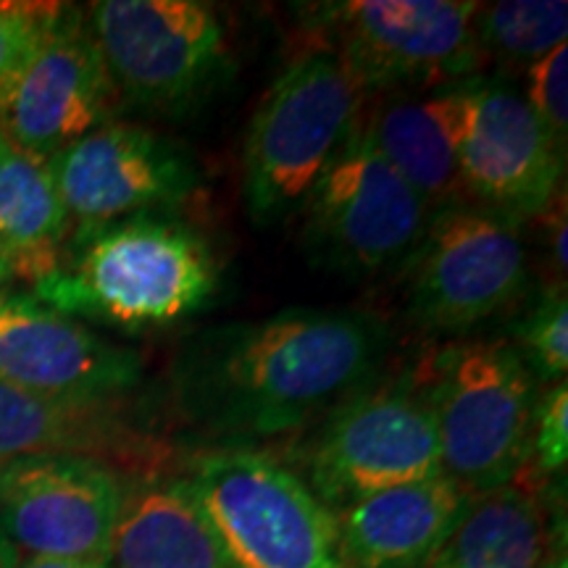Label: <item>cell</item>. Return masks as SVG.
<instances>
[{
  "label": "cell",
  "instance_id": "1",
  "mask_svg": "<svg viewBox=\"0 0 568 568\" xmlns=\"http://www.w3.org/2000/svg\"><path fill=\"white\" fill-rule=\"evenodd\" d=\"M389 326L368 311L284 308L209 326L172 361L176 416L222 445L284 437L322 422L382 374Z\"/></svg>",
  "mask_w": 568,
  "mask_h": 568
},
{
  "label": "cell",
  "instance_id": "2",
  "mask_svg": "<svg viewBox=\"0 0 568 568\" xmlns=\"http://www.w3.org/2000/svg\"><path fill=\"white\" fill-rule=\"evenodd\" d=\"M69 240L59 272L32 287L69 318L161 329L201 314L219 290L211 245L169 213H138Z\"/></svg>",
  "mask_w": 568,
  "mask_h": 568
},
{
  "label": "cell",
  "instance_id": "3",
  "mask_svg": "<svg viewBox=\"0 0 568 568\" xmlns=\"http://www.w3.org/2000/svg\"><path fill=\"white\" fill-rule=\"evenodd\" d=\"M443 474L468 495L516 485L531 464L539 382L510 339L447 345L424 368Z\"/></svg>",
  "mask_w": 568,
  "mask_h": 568
},
{
  "label": "cell",
  "instance_id": "4",
  "mask_svg": "<svg viewBox=\"0 0 568 568\" xmlns=\"http://www.w3.org/2000/svg\"><path fill=\"white\" fill-rule=\"evenodd\" d=\"M184 479L232 568H353L335 514L268 453L216 445L193 456Z\"/></svg>",
  "mask_w": 568,
  "mask_h": 568
},
{
  "label": "cell",
  "instance_id": "5",
  "mask_svg": "<svg viewBox=\"0 0 568 568\" xmlns=\"http://www.w3.org/2000/svg\"><path fill=\"white\" fill-rule=\"evenodd\" d=\"M366 95L324 42L295 55L255 109L243 148V197L255 226L301 211Z\"/></svg>",
  "mask_w": 568,
  "mask_h": 568
},
{
  "label": "cell",
  "instance_id": "6",
  "mask_svg": "<svg viewBox=\"0 0 568 568\" xmlns=\"http://www.w3.org/2000/svg\"><path fill=\"white\" fill-rule=\"evenodd\" d=\"M471 0H343L311 6L318 42L337 53L366 98L424 92L485 69Z\"/></svg>",
  "mask_w": 568,
  "mask_h": 568
},
{
  "label": "cell",
  "instance_id": "7",
  "mask_svg": "<svg viewBox=\"0 0 568 568\" xmlns=\"http://www.w3.org/2000/svg\"><path fill=\"white\" fill-rule=\"evenodd\" d=\"M443 474L424 372L368 382L318 422L303 456L305 487L332 514L385 489Z\"/></svg>",
  "mask_w": 568,
  "mask_h": 568
},
{
  "label": "cell",
  "instance_id": "8",
  "mask_svg": "<svg viewBox=\"0 0 568 568\" xmlns=\"http://www.w3.org/2000/svg\"><path fill=\"white\" fill-rule=\"evenodd\" d=\"M297 213L311 261L355 280L408 261L432 216L376 151L361 113Z\"/></svg>",
  "mask_w": 568,
  "mask_h": 568
},
{
  "label": "cell",
  "instance_id": "9",
  "mask_svg": "<svg viewBox=\"0 0 568 568\" xmlns=\"http://www.w3.org/2000/svg\"><path fill=\"white\" fill-rule=\"evenodd\" d=\"M406 264L408 316L429 335H466L514 305L529 282L521 224L477 203L432 213Z\"/></svg>",
  "mask_w": 568,
  "mask_h": 568
},
{
  "label": "cell",
  "instance_id": "10",
  "mask_svg": "<svg viewBox=\"0 0 568 568\" xmlns=\"http://www.w3.org/2000/svg\"><path fill=\"white\" fill-rule=\"evenodd\" d=\"M90 32L119 98L176 116L209 95L226 67V27L201 0H98Z\"/></svg>",
  "mask_w": 568,
  "mask_h": 568
},
{
  "label": "cell",
  "instance_id": "11",
  "mask_svg": "<svg viewBox=\"0 0 568 568\" xmlns=\"http://www.w3.org/2000/svg\"><path fill=\"white\" fill-rule=\"evenodd\" d=\"M130 474L84 456H32L0 468V537L19 558L109 564Z\"/></svg>",
  "mask_w": 568,
  "mask_h": 568
},
{
  "label": "cell",
  "instance_id": "12",
  "mask_svg": "<svg viewBox=\"0 0 568 568\" xmlns=\"http://www.w3.org/2000/svg\"><path fill=\"white\" fill-rule=\"evenodd\" d=\"M48 166L67 209L69 234L138 213H166L201 184L197 163L180 142L126 122L98 126L55 153Z\"/></svg>",
  "mask_w": 568,
  "mask_h": 568
},
{
  "label": "cell",
  "instance_id": "13",
  "mask_svg": "<svg viewBox=\"0 0 568 568\" xmlns=\"http://www.w3.org/2000/svg\"><path fill=\"white\" fill-rule=\"evenodd\" d=\"M564 163L506 77L479 74L458 84V169L468 201L524 224L558 195Z\"/></svg>",
  "mask_w": 568,
  "mask_h": 568
},
{
  "label": "cell",
  "instance_id": "14",
  "mask_svg": "<svg viewBox=\"0 0 568 568\" xmlns=\"http://www.w3.org/2000/svg\"><path fill=\"white\" fill-rule=\"evenodd\" d=\"M116 101L88 17L67 6L0 95V132L21 151L51 161L71 142L109 124Z\"/></svg>",
  "mask_w": 568,
  "mask_h": 568
},
{
  "label": "cell",
  "instance_id": "15",
  "mask_svg": "<svg viewBox=\"0 0 568 568\" xmlns=\"http://www.w3.org/2000/svg\"><path fill=\"white\" fill-rule=\"evenodd\" d=\"M145 364L132 347L48 308L38 297L0 293V382L67 400H124Z\"/></svg>",
  "mask_w": 568,
  "mask_h": 568
},
{
  "label": "cell",
  "instance_id": "16",
  "mask_svg": "<svg viewBox=\"0 0 568 568\" xmlns=\"http://www.w3.org/2000/svg\"><path fill=\"white\" fill-rule=\"evenodd\" d=\"M32 456H84L119 471H161L172 447L134 424L124 400H67L0 382V464Z\"/></svg>",
  "mask_w": 568,
  "mask_h": 568
},
{
  "label": "cell",
  "instance_id": "17",
  "mask_svg": "<svg viewBox=\"0 0 568 568\" xmlns=\"http://www.w3.org/2000/svg\"><path fill=\"white\" fill-rule=\"evenodd\" d=\"M471 497L445 474L364 497L335 514L345 556L353 568H424Z\"/></svg>",
  "mask_w": 568,
  "mask_h": 568
},
{
  "label": "cell",
  "instance_id": "18",
  "mask_svg": "<svg viewBox=\"0 0 568 568\" xmlns=\"http://www.w3.org/2000/svg\"><path fill=\"white\" fill-rule=\"evenodd\" d=\"M458 84L366 98L368 138L429 213L471 203L458 169Z\"/></svg>",
  "mask_w": 568,
  "mask_h": 568
},
{
  "label": "cell",
  "instance_id": "19",
  "mask_svg": "<svg viewBox=\"0 0 568 568\" xmlns=\"http://www.w3.org/2000/svg\"><path fill=\"white\" fill-rule=\"evenodd\" d=\"M109 568H232L184 477H130Z\"/></svg>",
  "mask_w": 568,
  "mask_h": 568
},
{
  "label": "cell",
  "instance_id": "20",
  "mask_svg": "<svg viewBox=\"0 0 568 568\" xmlns=\"http://www.w3.org/2000/svg\"><path fill=\"white\" fill-rule=\"evenodd\" d=\"M69 232L48 161L0 132V247L13 280L34 287L59 272Z\"/></svg>",
  "mask_w": 568,
  "mask_h": 568
},
{
  "label": "cell",
  "instance_id": "21",
  "mask_svg": "<svg viewBox=\"0 0 568 568\" xmlns=\"http://www.w3.org/2000/svg\"><path fill=\"white\" fill-rule=\"evenodd\" d=\"M545 516L535 489L474 495L464 518L424 568H542Z\"/></svg>",
  "mask_w": 568,
  "mask_h": 568
},
{
  "label": "cell",
  "instance_id": "22",
  "mask_svg": "<svg viewBox=\"0 0 568 568\" xmlns=\"http://www.w3.org/2000/svg\"><path fill=\"white\" fill-rule=\"evenodd\" d=\"M566 0H506L481 6L477 17L481 59L503 69H527L545 53L566 45Z\"/></svg>",
  "mask_w": 568,
  "mask_h": 568
},
{
  "label": "cell",
  "instance_id": "23",
  "mask_svg": "<svg viewBox=\"0 0 568 568\" xmlns=\"http://www.w3.org/2000/svg\"><path fill=\"white\" fill-rule=\"evenodd\" d=\"M514 347L537 382H566L568 374V301L566 284L539 295L529 314L516 324Z\"/></svg>",
  "mask_w": 568,
  "mask_h": 568
},
{
  "label": "cell",
  "instance_id": "24",
  "mask_svg": "<svg viewBox=\"0 0 568 568\" xmlns=\"http://www.w3.org/2000/svg\"><path fill=\"white\" fill-rule=\"evenodd\" d=\"M67 3L0 0V95L51 32Z\"/></svg>",
  "mask_w": 568,
  "mask_h": 568
},
{
  "label": "cell",
  "instance_id": "25",
  "mask_svg": "<svg viewBox=\"0 0 568 568\" xmlns=\"http://www.w3.org/2000/svg\"><path fill=\"white\" fill-rule=\"evenodd\" d=\"M524 101L566 159L568 142V45L545 53L524 71Z\"/></svg>",
  "mask_w": 568,
  "mask_h": 568
},
{
  "label": "cell",
  "instance_id": "26",
  "mask_svg": "<svg viewBox=\"0 0 568 568\" xmlns=\"http://www.w3.org/2000/svg\"><path fill=\"white\" fill-rule=\"evenodd\" d=\"M568 460V387L556 382L548 393L539 397L531 432V464L539 474L552 477L566 468Z\"/></svg>",
  "mask_w": 568,
  "mask_h": 568
},
{
  "label": "cell",
  "instance_id": "27",
  "mask_svg": "<svg viewBox=\"0 0 568 568\" xmlns=\"http://www.w3.org/2000/svg\"><path fill=\"white\" fill-rule=\"evenodd\" d=\"M539 222H545V243L550 251V264L560 276H566L568 255H566V195L552 197V203L539 213Z\"/></svg>",
  "mask_w": 568,
  "mask_h": 568
},
{
  "label": "cell",
  "instance_id": "28",
  "mask_svg": "<svg viewBox=\"0 0 568 568\" xmlns=\"http://www.w3.org/2000/svg\"><path fill=\"white\" fill-rule=\"evenodd\" d=\"M542 568H568L566 556V516L552 514V521L545 527V556Z\"/></svg>",
  "mask_w": 568,
  "mask_h": 568
},
{
  "label": "cell",
  "instance_id": "29",
  "mask_svg": "<svg viewBox=\"0 0 568 568\" xmlns=\"http://www.w3.org/2000/svg\"><path fill=\"white\" fill-rule=\"evenodd\" d=\"M17 568H109L98 560H53V558H24Z\"/></svg>",
  "mask_w": 568,
  "mask_h": 568
},
{
  "label": "cell",
  "instance_id": "30",
  "mask_svg": "<svg viewBox=\"0 0 568 568\" xmlns=\"http://www.w3.org/2000/svg\"><path fill=\"white\" fill-rule=\"evenodd\" d=\"M19 560L21 558L17 556V550H13L11 545L0 537V568H17Z\"/></svg>",
  "mask_w": 568,
  "mask_h": 568
},
{
  "label": "cell",
  "instance_id": "31",
  "mask_svg": "<svg viewBox=\"0 0 568 568\" xmlns=\"http://www.w3.org/2000/svg\"><path fill=\"white\" fill-rule=\"evenodd\" d=\"M9 280H13V274H11L9 258H6L3 247H0V287H3V284H6V282H9Z\"/></svg>",
  "mask_w": 568,
  "mask_h": 568
},
{
  "label": "cell",
  "instance_id": "32",
  "mask_svg": "<svg viewBox=\"0 0 568 568\" xmlns=\"http://www.w3.org/2000/svg\"><path fill=\"white\" fill-rule=\"evenodd\" d=\"M3 466H6V464H0V468H3Z\"/></svg>",
  "mask_w": 568,
  "mask_h": 568
}]
</instances>
